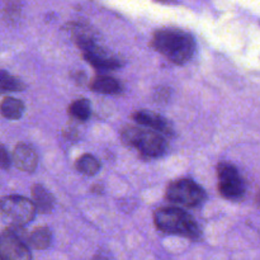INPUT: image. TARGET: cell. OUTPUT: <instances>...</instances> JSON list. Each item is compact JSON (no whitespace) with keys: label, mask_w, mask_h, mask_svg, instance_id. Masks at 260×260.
I'll return each mask as SVG.
<instances>
[{"label":"cell","mask_w":260,"mask_h":260,"mask_svg":"<svg viewBox=\"0 0 260 260\" xmlns=\"http://www.w3.org/2000/svg\"><path fill=\"white\" fill-rule=\"evenodd\" d=\"M3 220L9 222L14 229H19L33 220L36 205L30 200L20 196H8L0 202Z\"/></svg>","instance_id":"4"},{"label":"cell","mask_w":260,"mask_h":260,"mask_svg":"<svg viewBox=\"0 0 260 260\" xmlns=\"http://www.w3.org/2000/svg\"><path fill=\"white\" fill-rule=\"evenodd\" d=\"M32 194L33 202H35L36 208L38 211H41L42 213H48L53 210L55 198L43 185L36 184L32 189Z\"/></svg>","instance_id":"11"},{"label":"cell","mask_w":260,"mask_h":260,"mask_svg":"<svg viewBox=\"0 0 260 260\" xmlns=\"http://www.w3.org/2000/svg\"><path fill=\"white\" fill-rule=\"evenodd\" d=\"M51 244V233L47 228H37L29 236V245L35 249H47Z\"/></svg>","instance_id":"15"},{"label":"cell","mask_w":260,"mask_h":260,"mask_svg":"<svg viewBox=\"0 0 260 260\" xmlns=\"http://www.w3.org/2000/svg\"><path fill=\"white\" fill-rule=\"evenodd\" d=\"M122 141L136 147L144 156L160 157L165 154L168 144L164 137L156 131H147L139 127H127L122 131Z\"/></svg>","instance_id":"3"},{"label":"cell","mask_w":260,"mask_h":260,"mask_svg":"<svg viewBox=\"0 0 260 260\" xmlns=\"http://www.w3.org/2000/svg\"><path fill=\"white\" fill-rule=\"evenodd\" d=\"M134 119L137 123L149 127L151 129H155L156 132L172 135V126L169 124V122L164 117L154 113V112L139 111L136 113H134Z\"/></svg>","instance_id":"10"},{"label":"cell","mask_w":260,"mask_h":260,"mask_svg":"<svg viewBox=\"0 0 260 260\" xmlns=\"http://www.w3.org/2000/svg\"><path fill=\"white\" fill-rule=\"evenodd\" d=\"M75 41L83 51L84 58L98 70H114L122 66L121 61L102 48L89 33L78 36L75 37Z\"/></svg>","instance_id":"5"},{"label":"cell","mask_w":260,"mask_h":260,"mask_svg":"<svg viewBox=\"0 0 260 260\" xmlns=\"http://www.w3.org/2000/svg\"><path fill=\"white\" fill-rule=\"evenodd\" d=\"M0 89L3 91H19L24 89V84L19 79L8 74L5 70H2V74H0Z\"/></svg>","instance_id":"17"},{"label":"cell","mask_w":260,"mask_h":260,"mask_svg":"<svg viewBox=\"0 0 260 260\" xmlns=\"http://www.w3.org/2000/svg\"><path fill=\"white\" fill-rule=\"evenodd\" d=\"M13 162L18 169L32 173L37 168L38 157L33 147L27 144H19L13 152Z\"/></svg>","instance_id":"9"},{"label":"cell","mask_w":260,"mask_h":260,"mask_svg":"<svg viewBox=\"0 0 260 260\" xmlns=\"http://www.w3.org/2000/svg\"><path fill=\"white\" fill-rule=\"evenodd\" d=\"M167 198L173 203L196 207L205 201L206 192L196 182L189 179H180L173 182L167 189Z\"/></svg>","instance_id":"6"},{"label":"cell","mask_w":260,"mask_h":260,"mask_svg":"<svg viewBox=\"0 0 260 260\" xmlns=\"http://www.w3.org/2000/svg\"><path fill=\"white\" fill-rule=\"evenodd\" d=\"M76 169L85 175H95L101 169L98 160L90 154H85L76 160Z\"/></svg>","instance_id":"14"},{"label":"cell","mask_w":260,"mask_h":260,"mask_svg":"<svg viewBox=\"0 0 260 260\" xmlns=\"http://www.w3.org/2000/svg\"><path fill=\"white\" fill-rule=\"evenodd\" d=\"M90 103L88 99H78L69 108V113L79 121H86L90 117Z\"/></svg>","instance_id":"16"},{"label":"cell","mask_w":260,"mask_h":260,"mask_svg":"<svg viewBox=\"0 0 260 260\" xmlns=\"http://www.w3.org/2000/svg\"><path fill=\"white\" fill-rule=\"evenodd\" d=\"M156 2L165 3V4H169V3H173V2H174V0H156Z\"/></svg>","instance_id":"20"},{"label":"cell","mask_w":260,"mask_h":260,"mask_svg":"<svg viewBox=\"0 0 260 260\" xmlns=\"http://www.w3.org/2000/svg\"><path fill=\"white\" fill-rule=\"evenodd\" d=\"M154 221L156 228L165 234H175L190 239H197L200 236V229L196 221L180 208H159L155 212Z\"/></svg>","instance_id":"2"},{"label":"cell","mask_w":260,"mask_h":260,"mask_svg":"<svg viewBox=\"0 0 260 260\" xmlns=\"http://www.w3.org/2000/svg\"><path fill=\"white\" fill-rule=\"evenodd\" d=\"M0 164H2V169H8L10 165V159L8 156V152L5 150V147H2V151H0Z\"/></svg>","instance_id":"18"},{"label":"cell","mask_w":260,"mask_h":260,"mask_svg":"<svg viewBox=\"0 0 260 260\" xmlns=\"http://www.w3.org/2000/svg\"><path fill=\"white\" fill-rule=\"evenodd\" d=\"M90 88L94 91H96V93L109 94V95H112V94H118L122 90L121 84L114 78L107 75H101L94 78L93 81L90 83Z\"/></svg>","instance_id":"12"},{"label":"cell","mask_w":260,"mask_h":260,"mask_svg":"<svg viewBox=\"0 0 260 260\" xmlns=\"http://www.w3.org/2000/svg\"><path fill=\"white\" fill-rule=\"evenodd\" d=\"M93 260H111V259H109L108 256L106 255V254H102V253H99V254H96V255H94Z\"/></svg>","instance_id":"19"},{"label":"cell","mask_w":260,"mask_h":260,"mask_svg":"<svg viewBox=\"0 0 260 260\" xmlns=\"http://www.w3.org/2000/svg\"><path fill=\"white\" fill-rule=\"evenodd\" d=\"M0 254L2 260H30L29 249L15 233L14 229H7L3 231Z\"/></svg>","instance_id":"8"},{"label":"cell","mask_w":260,"mask_h":260,"mask_svg":"<svg viewBox=\"0 0 260 260\" xmlns=\"http://www.w3.org/2000/svg\"><path fill=\"white\" fill-rule=\"evenodd\" d=\"M218 189L220 193L228 200H240L245 192L243 178L239 174L238 169L233 164L221 161L217 165Z\"/></svg>","instance_id":"7"},{"label":"cell","mask_w":260,"mask_h":260,"mask_svg":"<svg viewBox=\"0 0 260 260\" xmlns=\"http://www.w3.org/2000/svg\"><path fill=\"white\" fill-rule=\"evenodd\" d=\"M24 111V104L22 101L15 98H4L2 102V114L8 119H18L22 117Z\"/></svg>","instance_id":"13"},{"label":"cell","mask_w":260,"mask_h":260,"mask_svg":"<svg viewBox=\"0 0 260 260\" xmlns=\"http://www.w3.org/2000/svg\"><path fill=\"white\" fill-rule=\"evenodd\" d=\"M152 46L157 52L177 65L188 62L196 51L194 38L189 33L177 28L156 30L152 38Z\"/></svg>","instance_id":"1"}]
</instances>
